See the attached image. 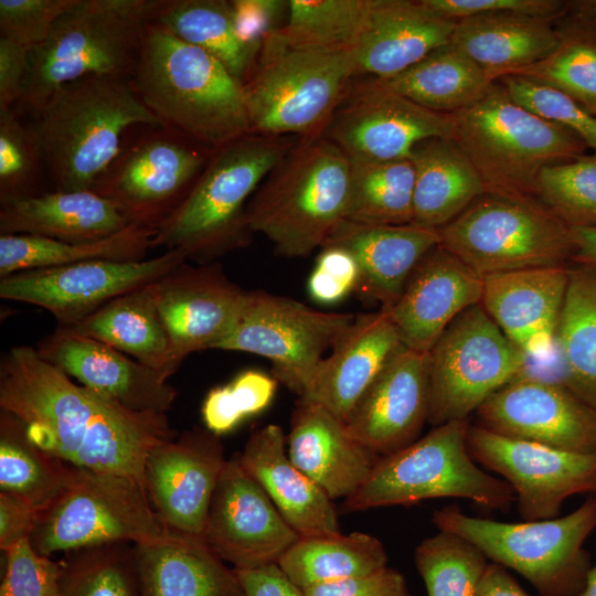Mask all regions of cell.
<instances>
[{"label":"cell","instance_id":"816d5d0a","mask_svg":"<svg viewBox=\"0 0 596 596\" xmlns=\"http://www.w3.org/2000/svg\"><path fill=\"white\" fill-rule=\"evenodd\" d=\"M499 79L515 102L570 130L596 152V115L567 94L535 79L520 75H505Z\"/></svg>","mask_w":596,"mask_h":596},{"label":"cell","instance_id":"8992f818","mask_svg":"<svg viewBox=\"0 0 596 596\" xmlns=\"http://www.w3.org/2000/svg\"><path fill=\"white\" fill-rule=\"evenodd\" d=\"M152 0H76L31 50L25 92L14 108L31 117L66 83L95 75L129 79Z\"/></svg>","mask_w":596,"mask_h":596},{"label":"cell","instance_id":"ac0fdd59","mask_svg":"<svg viewBox=\"0 0 596 596\" xmlns=\"http://www.w3.org/2000/svg\"><path fill=\"white\" fill-rule=\"evenodd\" d=\"M322 136L349 159H409L419 142L451 138L453 120L372 77L350 85Z\"/></svg>","mask_w":596,"mask_h":596},{"label":"cell","instance_id":"7a4b0ae2","mask_svg":"<svg viewBox=\"0 0 596 596\" xmlns=\"http://www.w3.org/2000/svg\"><path fill=\"white\" fill-rule=\"evenodd\" d=\"M129 82L161 125L213 151L253 134L243 84L213 55L149 22Z\"/></svg>","mask_w":596,"mask_h":596},{"label":"cell","instance_id":"f907efd6","mask_svg":"<svg viewBox=\"0 0 596 596\" xmlns=\"http://www.w3.org/2000/svg\"><path fill=\"white\" fill-rule=\"evenodd\" d=\"M276 387L274 376L246 370L230 383L211 389L201 408L205 428L219 436L231 432L246 417L263 412L272 403Z\"/></svg>","mask_w":596,"mask_h":596},{"label":"cell","instance_id":"74e56055","mask_svg":"<svg viewBox=\"0 0 596 596\" xmlns=\"http://www.w3.org/2000/svg\"><path fill=\"white\" fill-rule=\"evenodd\" d=\"M155 234L152 230L130 224L110 236L77 243L32 235H0V278L92 260H143L153 249Z\"/></svg>","mask_w":596,"mask_h":596},{"label":"cell","instance_id":"5bb4252c","mask_svg":"<svg viewBox=\"0 0 596 596\" xmlns=\"http://www.w3.org/2000/svg\"><path fill=\"white\" fill-rule=\"evenodd\" d=\"M529 358L513 344L481 304L462 311L429 351L433 426L467 419L498 390L519 376Z\"/></svg>","mask_w":596,"mask_h":596},{"label":"cell","instance_id":"9f6ffc18","mask_svg":"<svg viewBox=\"0 0 596 596\" xmlns=\"http://www.w3.org/2000/svg\"><path fill=\"white\" fill-rule=\"evenodd\" d=\"M233 25L241 44L255 62L267 36L288 12L286 0H230Z\"/></svg>","mask_w":596,"mask_h":596},{"label":"cell","instance_id":"ffe728a7","mask_svg":"<svg viewBox=\"0 0 596 596\" xmlns=\"http://www.w3.org/2000/svg\"><path fill=\"white\" fill-rule=\"evenodd\" d=\"M226 461L220 436L196 426L149 451L145 488L168 530L203 539L212 497Z\"/></svg>","mask_w":596,"mask_h":596},{"label":"cell","instance_id":"7c38bea8","mask_svg":"<svg viewBox=\"0 0 596 596\" xmlns=\"http://www.w3.org/2000/svg\"><path fill=\"white\" fill-rule=\"evenodd\" d=\"M167 530L137 481L68 464L62 491L39 512L29 540L40 554L52 556L102 544H137Z\"/></svg>","mask_w":596,"mask_h":596},{"label":"cell","instance_id":"484cf974","mask_svg":"<svg viewBox=\"0 0 596 596\" xmlns=\"http://www.w3.org/2000/svg\"><path fill=\"white\" fill-rule=\"evenodd\" d=\"M568 273L563 265L483 277L481 306L530 360L554 352Z\"/></svg>","mask_w":596,"mask_h":596},{"label":"cell","instance_id":"9a60e30c","mask_svg":"<svg viewBox=\"0 0 596 596\" xmlns=\"http://www.w3.org/2000/svg\"><path fill=\"white\" fill-rule=\"evenodd\" d=\"M353 319L265 290H245L236 322L216 350L267 359L277 382L301 397L323 353Z\"/></svg>","mask_w":596,"mask_h":596},{"label":"cell","instance_id":"60d3db41","mask_svg":"<svg viewBox=\"0 0 596 596\" xmlns=\"http://www.w3.org/2000/svg\"><path fill=\"white\" fill-rule=\"evenodd\" d=\"M300 588L362 576L387 566L382 542L368 533L299 538L279 558Z\"/></svg>","mask_w":596,"mask_h":596},{"label":"cell","instance_id":"52a82bcc","mask_svg":"<svg viewBox=\"0 0 596 596\" xmlns=\"http://www.w3.org/2000/svg\"><path fill=\"white\" fill-rule=\"evenodd\" d=\"M450 117L451 139L490 194L536 200L541 170L584 156L587 148L570 130L515 102L502 84L494 83L483 98Z\"/></svg>","mask_w":596,"mask_h":596},{"label":"cell","instance_id":"9c48e42d","mask_svg":"<svg viewBox=\"0 0 596 596\" xmlns=\"http://www.w3.org/2000/svg\"><path fill=\"white\" fill-rule=\"evenodd\" d=\"M432 521L521 574L540 596H578L592 566L584 543L596 529V494L562 518L507 523L449 505L435 510Z\"/></svg>","mask_w":596,"mask_h":596},{"label":"cell","instance_id":"c3c4849f","mask_svg":"<svg viewBox=\"0 0 596 596\" xmlns=\"http://www.w3.org/2000/svg\"><path fill=\"white\" fill-rule=\"evenodd\" d=\"M535 199L571 228L596 226V153L543 168Z\"/></svg>","mask_w":596,"mask_h":596},{"label":"cell","instance_id":"94428289","mask_svg":"<svg viewBox=\"0 0 596 596\" xmlns=\"http://www.w3.org/2000/svg\"><path fill=\"white\" fill-rule=\"evenodd\" d=\"M39 512L20 498L0 491V549L6 552L30 539Z\"/></svg>","mask_w":596,"mask_h":596},{"label":"cell","instance_id":"83f0119b","mask_svg":"<svg viewBox=\"0 0 596 596\" xmlns=\"http://www.w3.org/2000/svg\"><path fill=\"white\" fill-rule=\"evenodd\" d=\"M456 20L423 0H369L354 50L358 75L390 78L451 42Z\"/></svg>","mask_w":596,"mask_h":596},{"label":"cell","instance_id":"681fc988","mask_svg":"<svg viewBox=\"0 0 596 596\" xmlns=\"http://www.w3.org/2000/svg\"><path fill=\"white\" fill-rule=\"evenodd\" d=\"M47 180L31 124L14 107L0 108V202L44 192Z\"/></svg>","mask_w":596,"mask_h":596},{"label":"cell","instance_id":"4fadbf2b","mask_svg":"<svg viewBox=\"0 0 596 596\" xmlns=\"http://www.w3.org/2000/svg\"><path fill=\"white\" fill-rule=\"evenodd\" d=\"M213 150L166 126H137L92 189L130 224L157 232L187 198Z\"/></svg>","mask_w":596,"mask_h":596},{"label":"cell","instance_id":"d4e9b609","mask_svg":"<svg viewBox=\"0 0 596 596\" xmlns=\"http://www.w3.org/2000/svg\"><path fill=\"white\" fill-rule=\"evenodd\" d=\"M482 291L483 277L438 244L417 263L386 311L405 347L429 352L462 311L481 302Z\"/></svg>","mask_w":596,"mask_h":596},{"label":"cell","instance_id":"91938a15","mask_svg":"<svg viewBox=\"0 0 596 596\" xmlns=\"http://www.w3.org/2000/svg\"><path fill=\"white\" fill-rule=\"evenodd\" d=\"M31 50L0 36V108L14 107L22 98L28 81Z\"/></svg>","mask_w":596,"mask_h":596},{"label":"cell","instance_id":"2e32d148","mask_svg":"<svg viewBox=\"0 0 596 596\" xmlns=\"http://www.w3.org/2000/svg\"><path fill=\"white\" fill-rule=\"evenodd\" d=\"M184 262L185 255L174 249L136 262L92 260L31 269L1 277L0 297L43 308L54 317L57 327L67 328Z\"/></svg>","mask_w":596,"mask_h":596},{"label":"cell","instance_id":"b9f144b4","mask_svg":"<svg viewBox=\"0 0 596 596\" xmlns=\"http://www.w3.org/2000/svg\"><path fill=\"white\" fill-rule=\"evenodd\" d=\"M68 464L36 446L25 426L12 414L0 412V490L13 494L38 512L62 491Z\"/></svg>","mask_w":596,"mask_h":596},{"label":"cell","instance_id":"ba28073f","mask_svg":"<svg viewBox=\"0 0 596 596\" xmlns=\"http://www.w3.org/2000/svg\"><path fill=\"white\" fill-rule=\"evenodd\" d=\"M355 76L354 51L295 49L274 31L243 83L252 132L300 139L322 136Z\"/></svg>","mask_w":596,"mask_h":596},{"label":"cell","instance_id":"836d02e7","mask_svg":"<svg viewBox=\"0 0 596 596\" xmlns=\"http://www.w3.org/2000/svg\"><path fill=\"white\" fill-rule=\"evenodd\" d=\"M557 20L521 13H488L460 19L451 43L494 82L552 54L561 42Z\"/></svg>","mask_w":596,"mask_h":596},{"label":"cell","instance_id":"f35d334b","mask_svg":"<svg viewBox=\"0 0 596 596\" xmlns=\"http://www.w3.org/2000/svg\"><path fill=\"white\" fill-rule=\"evenodd\" d=\"M148 22L217 58L242 84L255 62L238 41L227 0H152Z\"/></svg>","mask_w":596,"mask_h":596},{"label":"cell","instance_id":"44dd1931","mask_svg":"<svg viewBox=\"0 0 596 596\" xmlns=\"http://www.w3.org/2000/svg\"><path fill=\"white\" fill-rule=\"evenodd\" d=\"M480 426L555 448L596 454V411L566 386L520 374L478 409Z\"/></svg>","mask_w":596,"mask_h":596},{"label":"cell","instance_id":"7402d4cb","mask_svg":"<svg viewBox=\"0 0 596 596\" xmlns=\"http://www.w3.org/2000/svg\"><path fill=\"white\" fill-rule=\"evenodd\" d=\"M149 288L180 365L193 352L216 350L232 331L245 295L216 262H184Z\"/></svg>","mask_w":596,"mask_h":596},{"label":"cell","instance_id":"680465c9","mask_svg":"<svg viewBox=\"0 0 596 596\" xmlns=\"http://www.w3.org/2000/svg\"><path fill=\"white\" fill-rule=\"evenodd\" d=\"M305 596H411L404 576L385 566L373 573L304 589Z\"/></svg>","mask_w":596,"mask_h":596},{"label":"cell","instance_id":"db71d44e","mask_svg":"<svg viewBox=\"0 0 596 596\" xmlns=\"http://www.w3.org/2000/svg\"><path fill=\"white\" fill-rule=\"evenodd\" d=\"M76 0H0V36L30 49L43 43Z\"/></svg>","mask_w":596,"mask_h":596},{"label":"cell","instance_id":"4316f807","mask_svg":"<svg viewBox=\"0 0 596 596\" xmlns=\"http://www.w3.org/2000/svg\"><path fill=\"white\" fill-rule=\"evenodd\" d=\"M403 345L384 309L354 316L323 358L300 398L321 405L345 423L356 402Z\"/></svg>","mask_w":596,"mask_h":596},{"label":"cell","instance_id":"f1b7e54d","mask_svg":"<svg viewBox=\"0 0 596 596\" xmlns=\"http://www.w3.org/2000/svg\"><path fill=\"white\" fill-rule=\"evenodd\" d=\"M286 447L294 465L331 500L351 497L380 458L349 434L344 422L300 397L291 414Z\"/></svg>","mask_w":596,"mask_h":596},{"label":"cell","instance_id":"6f0895ef","mask_svg":"<svg viewBox=\"0 0 596 596\" xmlns=\"http://www.w3.org/2000/svg\"><path fill=\"white\" fill-rule=\"evenodd\" d=\"M435 13L460 20L488 13H521L558 20L567 9L560 0H423Z\"/></svg>","mask_w":596,"mask_h":596},{"label":"cell","instance_id":"d6986e66","mask_svg":"<svg viewBox=\"0 0 596 596\" xmlns=\"http://www.w3.org/2000/svg\"><path fill=\"white\" fill-rule=\"evenodd\" d=\"M299 538L242 467L238 455L227 459L203 536L214 553L233 568H255L277 564Z\"/></svg>","mask_w":596,"mask_h":596},{"label":"cell","instance_id":"7dc6e473","mask_svg":"<svg viewBox=\"0 0 596 596\" xmlns=\"http://www.w3.org/2000/svg\"><path fill=\"white\" fill-rule=\"evenodd\" d=\"M61 563L62 596H139L131 543L81 549Z\"/></svg>","mask_w":596,"mask_h":596},{"label":"cell","instance_id":"e7e4bbea","mask_svg":"<svg viewBox=\"0 0 596 596\" xmlns=\"http://www.w3.org/2000/svg\"><path fill=\"white\" fill-rule=\"evenodd\" d=\"M575 244L573 259L596 270V226L572 228Z\"/></svg>","mask_w":596,"mask_h":596},{"label":"cell","instance_id":"003e7915","mask_svg":"<svg viewBox=\"0 0 596 596\" xmlns=\"http://www.w3.org/2000/svg\"><path fill=\"white\" fill-rule=\"evenodd\" d=\"M578 596H596V560L592 564Z\"/></svg>","mask_w":596,"mask_h":596},{"label":"cell","instance_id":"bcb514c9","mask_svg":"<svg viewBox=\"0 0 596 596\" xmlns=\"http://www.w3.org/2000/svg\"><path fill=\"white\" fill-rule=\"evenodd\" d=\"M487 558L471 542L446 531L423 540L414 553L428 596H476Z\"/></svg>","mask_w":596,"mask_h":596},{"label":"cell","instance_id":"f6af8a7d","mask_svg":"<svg viewBox=\"0 0 596 596\" xmlns=\"http://www.w3.org/2000/svg\"><path fill=\"white\" fill-rule=\"evenodd\" d=\"M557 49L544 60L514 72L552 86L596 115V30L561 21Z\"/></svg>","mask_w":596,"mask_h":596},{"label":"cell","instance_id":"11a10c76","mask_svg":"<svg viewBox=\"0 0 596 596\" xmlns=\"http://www.w3.org/2000/svg\"><path fill=\"white\" fill-rule=\"evenodd\" d=\"M360 283L361 272L354 256L342 247L326 245L316 259L307 287L315 301L332 305L359 289Z\"/></svg>","mask_w":596,"mask_h":596},{"label":"cell","instance_id":"8d00e7d4","mask_svg":"<svg viewBox=\"0 0 596 596\" xmlns=\"http://www.w3.org/2000/svg\"><path fill=\"white\" fill-rule=\"evenodd\" d=\"M380 79L419 106L443 114L472 106L494 84L451 42L435 49L400 74Z\"/></svg>","mask_w":596,"mask_h":596},{"label":"cell","instance_id":"4dcf8cb0","mask_svg":"<svg viewBox=\"0 0 596 596\" xmlns=\"http://www.w3.org/2000/svg\"><path fill=\"white\" fill-rule=\"evenodd\" d=\"M438 244L440 235L436 228L415 223L380 225L345 219L323 246L334 245L350 252L361 272L359 289L387 310L400 297L417 263Z\"/></svg>","mask_w":596,"mask_h":596},{"label":"cell","instance_id":"be15d7a7","mask_svg":"<svg viewBox=\"0 0 596 596\" xmlns=\"http://www.w3.org/2000/svg\"><path fill=\"white\" fill-rule=\"evenodd\" d=\"M476 596H529L509 574L507 567L488 564L478 586Z\"/></svg>","mask_w":596,"mask_h":596},{"label":"cell","instance_id":"1f68e13d","mask_svg":"<svg viewBox=\"0 0 596 596\" xmlns=\"http://www.w3.org/2000/svg\"><path fill=\"white\" fill-rule=\"evenodd\" d=\"M139 596H244L235 570L201 538L167 530L134 544Z\"/></svg>","mask_w":596,"mask_h":596},{"label":"cell","instance_id":"277c9868","mask_svg":"<svg viewBox=\"0 0 596 596\" xmlns=\"http://www.w3.org/2000/svg\"><path fill=\"white\" fill-rule=\"evenodd\" d=\"M294 141L257 134L217 150L179 207L155 234L153 248L180 251L199 265L251 244L247 204Z\"/></svg>","mask_w":596,"mask_h":596},{"label":"cell","instance_id":"e575fe53","mask_svg":"<svg viewBox=\"0 0 596 596\" xmlns=\"http://www.w3.org/2000/svg\"><path fill=\"white\" fill-rule=\"evenodd\" d=\"M413 223L439 230L487 193L477 169L451 138L415 146Z\"/></svg>","mask_w":596,"mask_h":596},{"label":"cell","instance_id":"cb8c5ba5","mask_svg":"<svg viewBox=\"0 0 596 596\" xmlns=\"http://www.w3.org/2000/svg\"><path fill=\"white\" fill-rule=\"evenodd\" d=\"M38 353L83 386L140 413L166 414L175 389L159 372L98 340L56 329Z\"/></svg>","mask_w":596,"mask_h":596},{"label":"cell","instance_id":"6da1fadb","mask_svg":"<svg viewBox=\"0 0 596 596\" xmlns=\"http://www.w3.org/2000/svg\"><path fill=\"white\" fill-rule=\"evenodd\" d=\"M0 408L25 426L30 439L79 468L137 481L145 490L149 451L177 436L166 414L128 409L17 345L0 360Z\"/></svg>","mask_w":596,"mask_h":596},{"label":"cell","instance_id":"ab89813d","mask_svg":"<svg viewBox=\"0 0 596 596\" xmlns=\"http://www.w3.org/2000/svg\"><path fill=\"white\" fill-rule=\"evenodd\" d=\"M556 347L565 386L596 411V270L570 269Z\"/></svg>","mask_w":596,"mask_h":596},{"label":"cell","instance_id":"03108f58","mask_svg":"<svg viewBox=\"0 0 596 596\" xmlns=\"http://www.w3.org/2000/svg\"><path fill=\"white\" fill-rule=\"evenodd\" d=\"M558 20L596 30V0L570 1L565 13Z\"/></svg>","mask_w":596,"mask_h":596},{"label":"cell","instance_id":"e0dca14e","mask_svg":"<svg viewBox=\"0 0 596 596\" xmlns=\"http://www.w3.org/2000/svg\"><path fill=\"white\" fill-rule=\"evenodd\" d=\"M467 446L473 460L511 486L526 521L555 518L572 496L596 494V454L508 437L480 425L469 427Z\"/></svg>","mask_w":596,"mask_h":596},{"label":"cell","instance_id":"f546056e","mask_svg":"<svg viewBox=\"0 0 596 596\" xmlns=\"http://www.w3.org/2000/svg\"><path fill=\"white\" fill-rule=\"evenodd\" d=\"M238 457L300 538L341 533L333 500L290 460L280 426L253 430Z\"/></svg>","mask_w":596,"mask_h":596},{"label":"cell","instance_id":"ee69618b","mask_svg":"<svg viewBox=\"0 0 596 596\" xmlns=\"http://www.w3.org/2000/svg\"><path fill=\"white\" fill-rule=\"evenodd\" d=\"M369 0H289L276 35L287 45L317 52L354 51Z\"/></svg>","mask_w":596,"mask_h":596},{"label":"cell","instance_id":"d590c367","mask_svg":"<svg viewBox=\"0 0 596 596\" xmlns=\"http://www.w3.org/2000/svg\"><path fill=\"white\" fill-rule=\"evenodd\" d=\"M57 328L104 342L167 380L180 368L149 285L113 299L75 326Z\"/></svg>","mask_w":596,"mask_h":596},{"label":"cell","instance_id":"d6a6232c","mask_svg":"<svg viewBox=\"0 0 596 596\" xmlns=\"http://www.w3.org/2000/svg\"><path fill=\"white\" fill-rule=\"evenodd\" d=\"M128 225L117 205L93 190H50L0 202V235L77 243L110 236Z\"/></svg>","mask_w":596,"mask_h":596},{"label":"cell","instance_id":"3957f363","mask_svg":"<svg viewBox=\"0 0 596 596\" xmlns=\"http://www.w3.org/2000/svg\"><path fill=\"white\" fill-rule=\"evenodd\" d=\"M32 118L47 180L58 191L92 190L131 128L161 125L129 79L95 75L61 86Z\"/></svg>","mask_w":596,"mask_h":596},{"label":"cell","instance_id":"5b68a950","mask_svg":"<svg viewBox=\"0 0 596 596\" xmlns=\"http://www.w3.org/2000/svg\"><path fill=\"white\" fill-rule=\"evenodd\" d=\"M348 156L323 136L295 142L252 195L247 221L277 254L305 257L322 247L347 219Z\"/></svg>","mask_w":596,"mask_h":596},{"label":"cell","instance_id":"7bdbcfd3","mask_svg":"<svg viewBox=\"0 0 596 596\" xmlns=\"http://www.w3.org/2000/svg\"><path fill=\"white\" fill-rule=\"evenodd\" d=\"M347 220L380 225L413 223L415 172L409 159L353 160Z\"/></svg>","mask_w":596,"mask_h":596},{"label":"cell","instance_id":"603a6c76","mask_svg":"<svg viewBox=\"0 0 596 596\" xmlns=\"http://www.w3.org/2000/svg\"><path fill=\"white\" fill-rule=\"evenodd\" d=\"M428 409L429 352L403 344L356 402L345 426L381 457L419 438Z\"/></svg>","mask_w":596,"mask_h":596},{"label":"cell","instance_id":"8fae6325","mask_svg":"<svg viewBox=\"0 0 596 596\" xmlns=\"http://www.w3.org/2000/svg\"><path fill=\"white\" fill-rule=\"evenodd\" d=\"M440 245L481 277L563 266L573 231L538 200L486 193L438 230Z\"/></svg>","mask_w":596,"mask_h":596},{"label":"cell","instance_id":"6125c7cd","mask_svg":"<svg viewBox=\"0 0 596 596\" xmlns=\"http://www.w3.org/2000/svg\"><path fill=\"white\" fill-rule=\"evenodd\" d=\"M244 596H305L279 567L268 564L255 568H234Z\"/></svg>","mask_w":596,"mask_h":596},{"label":"cell","instance_id":"30bf717a","mask_svg":"<svg viewBox=\"0 0 596 596\" xmlns=\"http://www.w3.org/2000/svg\"><path fill=\"white\" fill-rule=\"evenodd\" d=\"M469 427L467 419L451 421L381 456L363 485L344 500V509L364 511L434 498H462L507 509L515 493L507 481L476 465L467 446Z\"/></svg>","mask_w":596,"mask_h":596},{"label":"cell","instance_id":"f5cc1de1","mask_svg":"<svg viewBox=\"0 0 596 596\" xmlns=\"http://www.w3.org/2000/svg\"><path fill=\"white\" fill-rule=\"evenodd\" d=\"M0 596H62V563L40 554L29 539L4 552Z\"/></svg>","mask_w":596,"mask_h":596}]
</instances>
